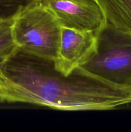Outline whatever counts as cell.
I'll return each mask as SVG.
<instances>
[{
    "label": "cell",
    "instance_id": "9c48e42d",
    "mask_svg": "<svg viewBox=\"0 0 131 132\" xmlns=\"http://www.w3.org/2000/svg\"><path fill=\"white\" fill-rule=\"evenodd\" d=\"M93 1H95V2H96V3H97L98 5L99 6H100V3H101V1H102V0H93Z\"/></svg>",
    "mask_w": 131,
    "mask_h": 132
},
{
    "label": "cell",
    "instance_id": "3957f363",
    "mask_svg": "<svg viewBox=\"0 0 131 132\" xmlns=\"http://www.w3.org/2000/svg\"><path fill=\"white\" fill-rule=\"evenodd\" d=\"M18 50L55 62L57 58L61 25L54 14L35 1L15 14L12 27Z\"/></svg>",
    "mask_w": 131,
    "mask_h": 132
},
{
    "label": "cell",
    "instance_id": "277c9868",
    "mask_svg": "<svg viewBox=\"0 0 131 132\" xmlns=\"http://www.w3.org/2000/svg\"><path fill=\"white\" fill-rule=\"evenodd\" d=\"M54 14L61 27L96 32L106 22L93 0H35Z\"/></svg>",
    "mask_w": 131,
    "mask_h": 132
},
{
    "label": "cell",
    "instance_id": "ba28073f",
    "mask_svg": "<svg viewBox=\"0 0 131 132\" xmlns=\"http://www.w3.org/2000/svg\"><path fill=\"white\" fill-rule=\"evenodd\" d=\"M35 0H0V19L14 15L21 9Z\"/></svg>",
    "mask_w": 131,
    "mask_h": 132
},
{
    "label": "cell",
    "instance_id": "52a82bcc",
    "mask_svg": "<svg viewBox=\"0 0 131 132\" xmlns=\"http://www.w3.org/2000/svg\"><path fill=\"white\" fill-rule=\"evenodd\" d=\"M15 15L0 19V66L18 50L12 33Z\"/></svg>",
    "mask_w": 131,
    "mask_h": 132
},
{
    "label": "cell",
    "instance_id": "7a4b0ae2",
    "mask_svg": "<svg viewBox=\"0 0 131 132\" xmlns=\"http://www.w3.org/2000/svg\"><path fill=\"white\" fill-rule=\"evenodd\" d=\"M96 34V50L74 72L109 86L131 88V34L107 21Z\"/></svg>",
    "mask_w": 131,
    "mask_h": 132
},
{
    "label": "cell",
    "instance_id": "5b68a950",
    "mask_svg": "<svg viewBox=\"0 0 131 132\" xmlns=\"http://www.w3.org/2000/svg\"><path fill=\"white\" fill-rule=\"evenodd\" d=\"M97 37L92 30L61 27L60 43L55 67L66 76L86 63L96 50Z\"/></svg>",
    "mask_w": 131,
    "mask_h": 132
},
{
    "label": "cell",
    "instance_id": "6da1fadb",
    "mask_svg": "<svg viewBox=\"0 0 131 132\" xmlns=\"http://www.w3.org/2000/svg\"><path fill=\"white\" fill-rule=\"evenodd\" d=\"M0 102L65 111L110 110L131 104V88H120L74 72L66 76L54 61L18 50L0 66Z\"/></svg>",
    "mask_w": 131,
    "mask_h": 132
},
{
    "label": "cell",
    "instance_id": "8992f818",
    "mask_svg": "<svg viewBox=\"0 0 131 132\" xmlns=\"http://www.w3.org/2000/svg\"><path fill=\"white\" fill-rule=\"evenodd\" d=\"M100 6L107 21L131 34V0H102Z\"/></svg>",
    "mask_w": 131,
    "mask_h": 132
}]
</instances>
